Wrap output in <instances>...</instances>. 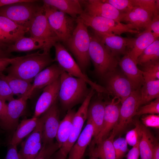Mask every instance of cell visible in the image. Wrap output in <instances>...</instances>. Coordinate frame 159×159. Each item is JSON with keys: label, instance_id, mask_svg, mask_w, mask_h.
Instances as JSON below:
<instances>
[{"label": "cell", "instance_id": "cell-1", "mask_svg": "<svg viewBox=\"0 0 159 159\" xmlns=\"http://www.w3.org/2000/svg\"><path fill=\"white\" fill-rule=\"evenodd\" d=\"M53 62L49 52L40 49L34 53L17 57L5 71L8 74L31 82L39 73Z\"/></svg>", "mask_w": 159, "mask_h": 159}, {"label": "cell", "instance_id": "cell-2", "mask_svg": "<svg viewBox=\"0 0 159 159\" xmlns=\"http://www.w3.org/2000/svg\"><path fill=\"white\" fill-rule=\"evenodd\" d=\"M60 78L58 99L63 109L68 110L75 105L82 103L91 90L88 88L87 83L65 71L61 75Z\"/></svg>", "mask_w": 159, "mask_h": 159}, {"label": "cell", "instance_id": "cell-3", "mask_svg": "<svg viewBox=\"0 0 159 159\" xmlns=\"http://www.w3.org/2000/svg\"><path fill=\"white\" fill-rule=\"evenodd\" d=\"M89 55L95 73L102 78L107 74L116 70L118 58L114 56L94 32L90 34Z\"/></svg>", "mask_w": 159, "mask_h": 159}, {"label": "cell", "instance_id": "cell-4", "mask_svg": "<svg viewBox=\"0 0 159 159\" xmlns=\"http://www.w3.org/2000/svg\"><path fill=\"white\" fill-rule=\"evenodd\" d=\"M77 21L76 26L72 34L64 43L85 73L90 63L89 55L90 36L88 27L77 19Z\"/></svg>", "mask_w": 159, "mask_h": 159}, {"label": "cell", "instance_id": "cell-5", "mask_svg": "<svg viewBox=\"0 0 159 159\" xmlns=\"http://www.w3.org/2000/svg\"><path fill=\"white\" fill-rule=\"evenodd\" d=\"M53 46L55 49L54 62H57L65 72L74 77L83 80L98 93H109L104 87L92 81L83 72L67 49L59 42L55 43Z\"/></svg>", "mask_w": 159, "mask_h": 159}, {"label": "cell", "instance_id": "cell-6", "mask_svg": "<svg viewBox=\"0 0 159 159\" xmlns=\"http://www.w3.org/2000/svg\"><path fill=\"white\" fill-rule=\"evenodd\" d=\"M37 1L28 0L0 7V16L9 19L29 30L32 19L42 6L36 3Z\"/></svg>", "mask_w": 159, "mask_h": 159}, {"label": "cell", "instance_id": "cell-7", "mask_svg": "<svg viewBox=\"0 0 159 159\" xmlns=\"http://www.w3.org/2000/svg\"><path fill=\"white\" fill-rule=\"evenodd\" d=\"M77 19L88 27L92 28L95 32L99 33L120 35L126 32L137 34L140 32L133 29L130 25L107 18L91 16L84 11Z\"/></svg>", "mask_w": 159, "mask_h": 159}, {"label": "cell", "instance_id": "cell-8", "mask_svg": "<svg viewBox=\"0 0 159 159\" xmlns=\"http://www.w3.org/2000/svg\"><path fill=\"white\" fill-rule=\"evenodd\" d=\"M43 7L52 29L59 42L64 43L71 36L77 24V19L54 7L43 4Z\"/></svg>", "mask_w": 159, "mask_h": 159}, {"label": "cell", "instance_id": "cell-9", "mask_svg": "<svg viewBox=\"0 0 159 159\" xmlns=\"http://www.w3.org/2000/svg\"><path fill=\"white\" fill-rule=\"evenodd\" d=\"M95 92L94 90L91 89L88 95L77 111L76 112L69 138L66 142L59 149L58 158L66 159L71 148L80 136L83 125L87 120V110L90 103Z\"/></svg>", "mask_w": 159, "mask_h": 159}, {"label": "cell", "instance_id": "cell-10", "mask_svg": "<svg viewBox=\"0 0 159 159\" xmlns=\"http://www.w3.org/2000/svg\"><path fill=\"white\" fill-rule=\"evenodd\" d=\"M102 79L105 83L104 87L109 93L116 97L121 104L135 90L125 75L116 69L107 74Z\"/></svg>", "mask_w": 159, "mask_h": 159}, {"label": "cell", "instance_id": "cell-11", "mask_svg": "<svg viewBox=\"0 0 159 159\" xmlns=\"http://www.w3.org/2000/svg\"><path fill=\"white\" fill-rule=\"evenodd\" d=\"M140 89L134 90L121 104L118 122L112 130L116 135L123 131L133 120L140 107Z\"/></svg>", "mask_w": 159, "mask_h": 159}, {"label": "cell", "instance_id": "cell-12", "mask_svg": "<svg viewBox=\"0 0 159 159\" xmlns=\"http://www.w3.org/2000/svg\"><path fill=\"white\" fill-rule=\"evenodd\" d=\"M29 98L27 96H22L16 99L14 98L8 102L6 116L0 120L1 130L8 132H14L19 123V118L25 112Z\"/></svg>", "mask_w": 159, "mask_h": 159}, {"label": "cell", "instance_id": "cell-13", "mask_svg": "<svg viewBox=\"0 0 159 159\" xmlns=\"http://www.w3.org/2000/svg\"><path fill=\"white\" fill-rule=\"evenodd\" d=\"M120 103L119 100L114 97L110 102L106 103L102 128L98 134L91 142V145L97 143L106 139L115 127L119 118Z\"/></svg>", "mask_w": 159, "mask_h": 159}, {"label": "cell", "instance_id": "cell-14", "mask_svg": "<svg viewBox=\"0 0 159 159\" xmlns=\"http://www.w3.org/2000/svg\"><path fill=\"white\" fill-rule=\"evenodd\" d=\"M29 32L32 37L55 42H59L50 25L42 6L32 19Z\"/></svg>", "mask_w": 159, "mask_h": 159}, {"label": "cell", "instance_id": "cell-15", "mask_svg": "<svg viewBox=\"0 0 159 159\" xmlns=\"http://www.w3.org/2000/svg\"><path fill=\"white\" fill-rule=\"evenodd\" d=\"M43 120L41 116L35 129L21 143L19 153L21 159H34L42 146Z\"/></svg>", "mask_w": 159, "mask_h": 159}, {"label": "cell", "instance_id": "cell-16", "mask_svg": "<svg viewBox=\"0 0 159 159\" xmlns=\"http://www.w3.org/2000/svg\"><path fill=\"white\" fill-rule=\"evenodd\" d=\"M41 116L43 120L42 144L52 143L55 138L60 122V112L57 102Z\"/></svg>", "mask_w": 159, "mask_h": 159}, {"label": "cell", "instance_id": "cell-17", "mask_svg": "<svg viewBox=\"0 0 159 159\" xmlns=\"http://www.w3.org/2000/svg\"><path fill=\"white\" fill-rule=\"evenodd\" d=\"M80 2L85 6L84 12L90 15L107 18L121 22L122 14L102 0H80Z\"/></svg>", "mask_w": 159, "mask_h": 159}, {"label": "cell", "instance_id": "cell-18", "mask_svg": "<svg viewBox=\"0 0 159 159\" xmlns=\"http://www.w3.org/2000/svg\"><path fill=\"white\" fill-rule=\"evenodd\" d=\"M60 85L59 77L43 88L42 92L36 102L33 117H39L57 102Z\"/></svg>", "mask_w": 159, "mask_h": 159}, {"label": "cell", "instance_id": "cell-19", "mask_svg": "<svg viewBox=\"0 0 159 159\" xmlns=\"http://www.w3.org/2000/svg\"><path fill=\"white\" fill-rule=\"evenodd\" d=\"M114 56L118 58L127 53L132 47L135 39L125 38L112 34L94 32Z\"/></svg>", "mask_w": 159, "mask_h": 159}, {"label": "cell", "instance_id": "cell-20", "mask_svg": "<svg viewBox=\"0 0 159 159\" xmlns=\"http://www.w3.org/2000/svg\"><path fill=\"white\" fill-rule=\"evenodd\" d=\"M153 15L143 9L134 6L130 11L122 14L121 22H125L131 25L133 29L140 32L141 30H145L148 26Z\"/></svg>", "mask_w": 159, "mask_h": 159}, {"label": "cell", "instance_id": "cell-21", "mask_svg": "<svg viewBox=\"0 0 159 159\" xmlns=\"http://www.w3.org/2000/svg\"><path fill=\"white\" fill-rule=\"evenodd\" d=\"M56 42L30 37H22L9 45L6 50L10 54L14 52H25L40 49L50 51Z\"/></svg>", "mask_w": 159, "mask_h": 159}, {"label": "cell", "instance_id": "cell-22", "mask_svg": "<svg viewBox=\"0 0 159 159\" xmlns=\"http://www.w3.org/2000/svg\"><path fill=\"white\" fill-rule=\"evenodd\" d=\"M86 125L82 131L68 153V159H82L86 150L94 135V127L92 122L87 120Z\"/></svg>", "mask_w": 159, "mask_h": 159}, {"label": "cell", "instance_id": "cell-23", "mask_svg": "<svg viewBox=\"0 0 159 159\" xmlns=\"http://www.w3.org/2000/svg\"><path fill=\"white\" fill-rule=\"evenodd\" d=\"M123 74L131 82L135 90L140 89L145 82L142 71L127 53L119 61Z\"/></svg>", "mask_w": 159, "mask_h": 159}, {"label": "cell", "instance_id": "cell-24", "mask_svg": "<svg viewBox=\"0 0 159 159\" xmlns=\"http://www.w3.org/2000/svg\"><path fill=\"white\" fill-rule=\"evenodd\" d=\"M64 71L58 64L55 63L41 71L33 79L30 91L31 95L35 90L43 88L55 81Z\"/></svg>", "mask_w": 159, "mask_h": 159}, {"label": "cell", "instance_id": "cell-25", "mask_svg": "<svg viewBox=\"0 0 159 159\" xmlns=\"http://www.w3.org/2000/svg\"><path fill=\"white\" fill-rule=\"evenodd\" d=\"M116 135L112 131L107 138L95 144L91 145L89 148L90 156L100 159H116V155L113 145Z\"/></svg>", "mask_w": 159, "mask_h": 159}, {"label": "cell", "instance_id": "cell-26", "mask_svg": "<svg viewBox=\"0 0 159 159\" xmlns=\"http://www.w3.org/2000/svg\"><path fill=\"white\" fill-rule=\"evenodd\" d=\"M43 4L51 6L57 10L75 19L84 11L80 0H44Z\"/></svg>", "mask_w": 159, "mask_h": 159}, {"label": "cell", "instance_id": "cell-27", "mask_svg": "<svg viewBox=\"0 0 159 159\" xmlns=\"http://www.w3.org/2000/svg\"><path fill=\"white\" fill-rule=\"evenodd\" d=\"M106 103L102 100H97L90 103L87 112V120L92 123L94 128V138L100 132L102 128Z\"/></svg>", "mask_w": 159, "mask_h": 159}, {"label": "cell", "instance_id": "cell-28", "mask_svg": "<svg viewBox=\"0 0 159 159\" xmlns=\"http://www.w3.org/2000/svg\"><path fill=\"white\" fill-rule=\"evenodd\" d=\"M138 36L135 39L132 47L127 53L137 64L138 57L144 50L159 38L152 32L148 31L140 32Z\"/></svg>", "mask_w": 159, "mask_h": 159}, {"label": "cell", "instance_id": "cell-29", "mask_svg": "<svg viewBox=\"0 0 159 159\" xmlns=\"http://www.w3.org/2000/svg\"><path fill=\"white\" fill-rule=\"evenodd\" d=\"M0 76L7 82L14 95H20V97L27 96L29 98L32 96L31 82L2 73L0 74Z\"/></svg>", "mask_w": 159, "mask_h": 159}, {"label": "cell", "instance_id": "cell-30", "mask_svg": "<svg viewBox=\"0 0 159 159\" xmlns=\"http://www.w3.org/2000/svg\"><path fill=\"white\" fill-rule=\"evenodd\" d=\"M158 140L143 125L139 147L140 159H152L154 148Z\"/></svg>", "mask_w": 159, "mask_h": 159}, {"label": "cell", "instance_id": "cell-31", "mask_svg": "<svg viewBox=\"0 0 159 159\" xmlns=\"http://www.w3.org/2000/svg\"><path fill=\"white\" fill-rule=\"evenodd\" d=\"M0 28L12 44L24 36L29 30L9 19L0 16Z\"/></svg>", "mask_w": 159, "mask_h": 159}, {"label": "cell", "instance_id": "cell-32", "mask_svg": "<svg viewBox=\"0 0 159 159\" xmlns=\"http://www.w3.org/2000/svg\"><path fill=\"white\" fill-rule=\"evenodd\" d=\"M38 118L32 117L21 121L8 144L18 145L25 137L28 136L36 128L38 122Z\"/></svg>", "mask_w": 159, "mask_h": 159}, {"label": "cell", "instance_id": "cell-33", "mask_svg": "<svg viewBox=\"0 0 159 159\" xmlns=\"http://www.w3.org/2000/svg\"><path fill=\"white\" fill-rule=\"evenodd\" d=\"M75 113L74 110H68L64 118L60 122L55 137L59 148L66 142L69 138Z\"/></svg>", "mask_w": 159, "mask_h": 159}, {"label": "cell", "instance_id": "cell-34", "mask_svg": "<svg viewBox=\"0 0 159 159\" xmlns=\"http://www.w3.org/2000/svg\"><path fill=\"white\" fill-rule=\"evenodd\" d=\"M140 107L159 98V80L145 82L140 89Z\"/></svg>", "mask_w": 159, "mask_h": 159}, {"label": "cell", "instance_id": "cell-35", "mask_svg": "<svg viewBox=\"0 0 159 159\" xmlns=\"http://www.w3.org/2000/svg\"><path fill=\"white\" fill-rule=\"evenodd\" d=\"M159 40L157 39L143 52L138 57L137 64L141 66L150 61L159 60Z\"/></svg>", "mask_w": 159, "mask_h": 159}, {"label": "cell", "instance_id": "cell-36", "mask_svg": "<svg viewBox=\"0 0 159 159\" xmlns=\"http://www.w3.org/2000/svg\"><path fill=\"white\" fill-rule=\"evenodd\" d=\"M141 66L145 82L159 80V60L148 62Z\"/></svg>", "mask_w": 159, "mask_h": 159}, {"label": "cell", "instance_id": "cell-37", "mask_svg": "<svg viewBox=\"0 0 159 159\" xmlns=\"http://www.w3.org/2000/svg\"><path fill=\"white\" fill-rule=\"evenodd\" d=\"M134 124L135 127L127 132L125 138L127 144L132 147L140 141L142 134V125L137 120L135 121Z\"/></svg>", "mask_w": 159, "mask_h": 159}, {"label": "cell", "instance_id": "cell-38", "mask_svg": "<svg viewBox=\"0 0 159 159\" xmlns=\"http://www.w3.org/2000/svg\"><path fill=\"white\" fill-rule=\"evenodd\" d=\"M133 6L139 7L153 14L159 11L158 0H131Z\"/></svg>", "mask_w": 159, "mask_h": 159}, {"label": "cell", "instance_id": "cell-39", "mask_svg": "<svg viewBox=\"0 0 159 159\" xmlns=\"http://www.w3.org/2000/svg\"><path fill=\"white\" fill-rule=\"evenodd\" d=\"M117 10L122 14L125 13L132 9L134 6L131 0H103Z\"/></svg>", "mask_w": 159, "mask_h": 159}, {"label": "cell", "instance_id": "cell-40", "mask_svg": "<svg viewBox=\"0 0 159 159\" xmlns=\"http://www.w3.org/2000/svg\"><path fill=\"white\" fill-rule=\"evenodd\" d=\"M159 98L145 105L140 107L137 110L135 115H141L149 114H159Z\"/></svg>", "mask_w": 159, "mask_h": 159}, {"label": "cell", "instance_id": "cell-41", "mask_svg": "<svg viewBox=\"0 0 159 159\" xmlns=\"http://www.w3.org/2000/svg\"><path fill=\"white\" fill-rule=\"evenodd\" d=\"M59 149L57 142L49 144H42L41 149L34 159H49Z\"/></svg>", "mask_w": 159, "mask_h": 159}, {"label": "cell", "instance_id": "cell-42", "mask_svg": "<svg viewBox=\"0 0 159 159\" xmlns=\"http://www.w3.org/2000/svg\"><path fill=\"white\" fill-rule=\"evenodd\" d=\"M113 145L116 155V159H122L128 150L127 143L125 138H118L114 140Z\"/></svg>", "mask_w": 159, "mask_h": 159}, {"label": "cell", "instance_id": "cell-43", "mask_svg": "<svg viewBox=\"0 0 159 159\" xmlns=\"http://www.w3.org/2000/svg\"><path fill=\"white\" fill-rule=\"evenodd\" d=\"M14 95L7 82L0 76V99L9 102L14 98Z\"/></svg>", "mask_w": 159, "mask_h": 159}, {"label": "cell", "instance_id": "cell-44", "mask_svg": "<svg viewBox=\"0 0 159 159\" xmlns=\"http://www.w3.org/2000/svg\"><path fill=\"white\" fill-rule=\"evenodd\" d=\"M141 120L143 125L145 127L159 129V114H150L143 115Z\"/></svg>", "mask_w": 159, "mask_h": 159}, {"label": "cell", "instance_id": "cell-45", "mask_svg": "<svg viewBox=\"0 0 159 159\" xmlns=\"http://www.w3.org/2000/svg\"><path fill=\"white\" fill-rule=\"evenodd\" d=\"M143 31L152 32L156 37H159V11L155 13L153 19L148 26Z\"/></svg>", "mask_w": 159, "mask_h": 159}, {"label": "cell", "instance_id": "cell-46", "mask_svg": "<svg viewBox=\"0 0 159 159\" xmlns=\"http://www.w3.org/2000/svg\"><path fill=\"white\" fill-rule=\"evenodd\" d=\"M17 145L8 144L6 155L4 159H21L18 152Z\"/></svg>", "mask_w": 159, "mask_h": 159}, {"label": "cell", "instance_id": "cell-47", "mask_svg": "<svg viewBox=\"0 0 159 159\" xmlns=\"http://www.w3.org/2000/svg\"><path fill=\"white\" fill-rule=\"evenodd\" d=\"M140 141L129 151L127 155V159H138L140 155L139 147Z\"/></svg>", "mask_w": 159, "mask_h": 159}, {"label": "cell", "instance_id": "cell-48", "mask_svg": "<svg viewBox=\"0 0 159 159\" xmlns=\"http://www.w3.org/2000/svg\"><path fill=\"white\" fill-rule=\"evenodd\" d=\"M16 58L0 59V74L5 71L8 66L14 61Z\"/></svg>", "mask_w": 159, "mask_h": 159}, {"label": "cell", "instance_id": "cell-49", "mask_svg": "<svg viewBox=\"0 0 159 159\" xmlns=\"http://www.w3.org/2000/svg\"><path fill=\"white\" fill-rule=\"evenodd\" d=\"M11 44L12 43L0 28V47L6 49L9 45Z\"/></svg>", "mask_w": 159, "mask_h": 159}, {"label": "cell", "instance_id": "cell-50", "mask_svg": "<svg viewBox=\"0 0 159 159\" xmlns=\"http://www.w3.org/2000/svg\"><path fill=\"white\" fill-rule=\"evenodd\" d=\"M7 104L6 102L0 99V120L5 117L7 112Z\"/></svg>", "mask_w": 159, "mask_h": 159}, {"label": "cell", "instance_id": "cell-51", "mask_svg": "<svg viewBox=\"0 0 159 159\" xmlns=\"http://www.w3.org/2000/svg\"><path fill=\"white\" fill-rule=\"evenodd\" d=\"M28 0H0V7L17 3L26 1Z\"/></svg>", "mask_w": 159, "mask_h": 159}, {"label": "cell", "instance_id": "cell-52", "mask_svg": "<svg viewBox=\"0 0 159 159\" xmlns=\"http://www.w3.org/2000/svg\"><path fill=\"white\" fill-rule=\"evenodd\" d=\"M11 54L8 53L6 49L0 47V59L10 58Z\"/></svg>", "mask_w": 159, "mask_h": 159}, {"label": "cell", "instance_id": "cell-53", "mask_svg": "<svg viewBox=\"0 0 159 159\" xmlns=\"http://www.w3.org/2000/svg\"><path fill=\"white\" fill-rule=\"evenodd\" d=\"M152 159H159V145L158 142L156 143L155 146Z\"/></svg>", "mask_w": 159, "mask_h": 159}, {"label": "cell", "instance_id": "cell-54", "mask_svg": "<svg viewBox=\"0 0 159 159\" xmlns=\"http://www.w3.org/2000/svg\"><path fill=\"white\" fill-rule=\"evenodd\" d=\"M90 158L89 159H99L98 158H95L94 157H92V156H90Z\"/></svg>", "mask_w": 159, "mask_h": 159}, {"label": "cell", "instance_id": "cell-55", "mask_svg": "<svg viewBox=\"0 0 159 159\" xmlns=\"http://www.w3.org/2000/svg\"><path fill=\"white\" fill-rule=\"evenodd\" d=\"M1 130L0 128V132H1Z\"/></svg>", "mask_w": 159, "mask_h": 159}, {"label": "cell", "instance_id": "cell-56", "mask_svg": "<svg viewBox=\"0 0 159 159\" xmlns=\"http://www.w3.org/2000/svg\"><path fill=\"white\" fill-rule=\"evenodd\" d=\"M61 159V158H59V159Z\"/></svg>", "mask_w": 159, "mask_h": 159}]
</instances>
